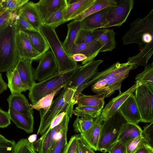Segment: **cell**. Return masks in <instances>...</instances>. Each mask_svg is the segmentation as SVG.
I'll list each match as a JSON object with an SVG mask.
<instances>
[{
  "label": "cell",
  "instance_id": "obj_1",
  "mask_svg": "<svg viewBox=\"0 0 153 153\" xmlns=\"http://www.w3.org/2000/svg\"><path fill=\"white\" fill-rule=\"evenodd\" d=\"M14 21L0 30V72L14 67L19 59L16 43L17 31Z\"/></svg>",
  "mask_w": 153,
  "mask_h": 153
},
{
  "label": "cell",
  "instance_id": "obj_2",
  "mask_svg": "<svg viewBox=\"0 0 153 153\" xmlns=\"http://www.w3.org/2000/svg\"><path fill=\"white\" fill-rule=\"evenodd\" d=\"M76 91L72 88H64L60 94L53 100L47 111L39 110L40 122L37 135H43L46 131L53 119L58 114L67 112L70 117L73 114L72 100Z\"/></svg>",
  "mask_w": 153,
  "mask_h": 153
},
{
  "label": "cell",
  "instance_id": "obj_3",
  "mask_svg": "<svg viewBox=\"0 0 153 153\" xmlns=\"http://www.w3.org/2000/svg\"><path fill=\"white\" fill-rule=\"evenodd\" d=\"M82 67V65H78L71 69L62 72H58L46 79L36 83L29 90L28 97L32 104H35L42 97L60 87L63 85L65 87L74 74Z\"/></svg>",
  "mask_w": 153,
  "mask_h": 153
},
{
  "label": "cell",
  "instance_id": "obj_4",
  "mask_svg": "<svg viewBox=\"0 0 153 153\" xmlns=\"http://www.w3.org/2000/svg\"><path fill=\"white\" fill-rule=\"evenodd\" d=\"M39 31L46 40L57 62L58 72H62L76 67L78 64L64 50L55 29L42 24Z\"/></svg>",
  "mask_w": 153,
  "mask_h": 153
},
{
  "label": "cell",
  "instance_id": "obj_5",
  "mask_svg": "<svg viewBox=\"0 0 153 153\" xmlns=\"http://www.w3.org/2000/svg\"><path fill=\"white\" fill-rule=\"evenodd\" d=\"M100 131L97 150L105 153L117 141L121 127L127 121L117 111L104 121Z\"/></svg>",
  "mask_w": 153,
  "mask_h": 153
},
{
  "label": "cell",
  "instance_id": "obj_6",
  "mask_svg": "<svg viewBox=\"0 0 153 153\" xmlns=\"http://www.w3.org/2000/svg\"><path fill=\"white\" fill-rule=\"evenodd\" d=\"M102 59L93 60L82 65L75 73L64 88H71L76 92L72 102L74 105L77 104L79 96L85 84L98 72V67L102 62Z\"/></svg>",
  "mask_w": 153,
  "mask_h": 153
},
{
  "label": "cell",
  "instance_id": "obj_7",
  "mask_svg": "<svg viewBox=\"0 0 153 153\" xmlns=\"http://www.w3.org/2000/svg\"><path fill=\"white\" fill-rule=\"evenodd\" d=\"M153 32V9L143 18H138L132 22L129 30L122 37L124 45L143 44L142 38L144 34Z\"/></svg>",
  "mask_w": 153,
  "mask_h": 153
},
{
  "label": "cell",
  "instance_id": "obj_8",
  "mask_svg": "<svg viewBox=\"0 0 153 153\" xmlns=\"http://www.w3.org/2000/svg\"><path fill=\"white\" fill-rule=\"evenodd\" d=\"M134 92L135 100L141 115V122H153V87L141 85L137 87Z\"/></svg>",
  "mask_w": 153,
  "mask_h": 153
},
{
  "label": "cell",
  "instance_id": "obj_9",
  "mask_svg": "<svg viewBox=\"0 0 153 153\" xmlns=\"http://www.w3.org/2000/svg\"><path fill=\"white\" fill-rule=\"evenodd\" d=\"M134 4L133 0H121L117 2L116 6L110 7L107 15V25L105 28L121 26L133 8Z\"/></svg>",
  "mask_w": 153,
  "mask_h": 153
},
{
  "label": "cell",
  "instance_id": "obj_10",
  "mask_svg": "<svg viewBox=\"0 0 153 153\" xmlns=\"http://www.w3.org/2000/svg\"><path fill=\"white\" fill-rule=\"evenodd\" d=\"M133 63L117 62L105 70L97 72L85 85L83 90L92 85L91 90L96 94L105 86L108 80L116 74L128 67Z\"/></svg>",
  "mask_w": 153,
  "mask_h": 153
},
{
  "label": "cell",
  "instance_id": "obj_11",
  "mask_svg": "<svg viewBox=\"0 0 153 153\" xmlns=\"http://www.w3.org/2000/svg\"><path fill=\"white\" fill-rule=\"evenodd\" d=\"M58 71V66L51 50L43 54L39 59V65L35 70V80L39 82L53 75Z\"/></svg>",
  "mask_w": 153,
  "mask_h": 153
},
{
  "label": "cell",
  "instance_id": "obj_12",
  "mask_svg": "<svg viewBox=\"0 0 153 153\" xmlns=\"http://www.w3.org/2000/svg\"><path fill=\"white\" fill-rule=\"evenodd\" d=\"M137 67L135 64L133 63L128 67L115 74L108 80L104 87L96 94L105 98L111 96L116 90L118 91L120 93L122 82L128 77L130 71Z\"/></svg>",
  "mask_w": 153,
  "mask_h": 153
},
{
  "label": "cell",
  "instance_id": "obj_13",
  "mask_svg": "<svg viewBox=\"0 0 153 153\" xmlns=\"http://www.w3.org/2000/svg\"><path fill=\"white\" fill-rule=\"evenodd\" d=\"M16 43L19 58L33 61L39 59L42 55L33 47L27 35L24 31L17 32Z\"/></svg>",
  "mask_w": 153,
  "mask_h": 153
},
{
  "label": "cell",
  "instance_id": "obj_14",
  "mask_svg": "<svg viewBox=\"0 0 153 153\" xmlns=\"http://www.w3.org/2000/svg\"><path fill=\"white\" fill-rule=\"evenodd\" d=\"M137 87L135 84L126 91L120 93L119 95L109 101L103 109L100 116L104 121L111 117L118 111L119 108L127 98L134 92Z\"/></svg>",
  "mask_w": 153,
  "mask_h": 153
},
{
  "label": "cell",
  "instance_id": "obj_15",
  "mask_svg": "<svg viewBox=\"0 0 153 153\" xmlns=\"http://www.w3.org/2000/svg\"><path fill=\"white\" fill-rule=\"evenodd\" d=\"M33 61L22 58H19L15 65L24 88L30 90L36 83L35 70L32 63Z\"/></svg>",
  "mask_w": 153,
  "mask_h": 153
},
{
  "label": "cell",
  "instance_id": "obj_16",
  "mask_svg": "<svg viewBox=\"0 0 153 153\" xmlns=\"http://www.w3.org/2000/svg\"><path fill=\"white\" fill-rule=\"evenodd\" d=\"M118 111L127 122L138 125L141 122L140 113L133 94L129 96Z\"/></svg>",
  "mask_w": 153,
  "mask_h": 153
},
{
  "label": "cell",
  "instance_id": "obj_17",
  "mask_svg": "<svg viewBox=\"0 0 153 153\" xmlns=\"http://www.w3.org/2000/svg\"><path fill=\"white\" fill-rule=\"evenodd\" d=\"M96 0H69L64 13L65 22L74 20L88 9Z\"/></svg>",
  "mask_w": 153,
  "mask_h": 153
},
{
  "label": "cell",
  "instance_id": "obj_18",
  "mask_svg": "<svg viewBox=\"0 0 153 153\" xmlns=\"http://www.w3.org/2000/svg\"><path fill=\"white\" fill-rule=\"evenodd\" d=\"M109 7L92 14L84 19L81 21V29L94 31L105 28L107 25L106 17Z\"/></svg>",
  "mask_w": 153,
  "mask_h": 153
},
{
  "label": "cell",
  "instance_id": "obj_19",
  "mask_svg": "<svg viewBox=\"0 0 153 153\" xmlns=\"http://www.w3.org/2000/svg\"><path fill=\"white\" fill-rule=\"evenodd\" d=\"M101 48V45L97 39L90 43L74 44L72 47L70 56L78 53L84 55L87 58L82 62V65H84L94 60L100 53Z\"/></svg>",
  "mask_w": 153,
  "mask_h": 153
},
{
  "label": "cell",
  "instance_id": "obj_20",
  "mask_svg": "<svg viewBox=\"0 0 153 153\" xmlns=\"http://www.w3.org/2000/svg\"><path fill=\"white\" fill-rule=\"evenodd\" d=\"M115 33L113 29L106 28L97 29L93 31L94 37L99 42L102 48L100 53L111 51L116 48Z\"/></svg>",
  "mask_w": 153,
  "mask_h": 153
},
{
  "label": "cell",
  "instance_id": "obj_21",
  "mask_svg": "<svg viewBox=\"0 0 153 153\" xmlns=\"http://www.w3.org/2000/svg\"><path fill=\"white\" fill-rule=\"evenodd\" d=\"M66 0H40L35 3L43 22L55 11L67 5Z\"/></svg>",
  "mask_w": 153,
  "mask_h": 153
},
{
  "label": "cell",
  "instance_id": "obj_22",
  "mask_svg": "<svg viewBox=\"0 0 153 153\" xmlns=\"http://www.w3.org/2000/svg\"><path fill=\"white\" fill-rule=\"evenodd\" d=\"M102 121L100 116L95 118L91 127L85 132L80 134L83 140L93 150L95 151H97Z\"/></svg>",
  "mask_w": 153,
  "mask_h": 153
},
{
  "label": "cell",
  "instance_id": "obj_23",
  "mask_svg": "<svg viewBox=\"0 0 153 153\" xmlns=\"http://www.w3.org/2000/svg\"><path fill=\"white\" fill-rule=\"evenodd\" d=\"M8 113L10 120L18 128L27 133H32L33 130L34 118L33 115L21 114L9 107Z\"/></svg>",
  "mask_w": 153,
  "mask_h": 153
},
{
  "label": "cell",
  "instance_id": "obj_24",
  "mask_svg": "<svg viewBox=\"0 0 153 153\" xmlns=\"http://www.w3.org/2000/svg\"><path fill=\"white\" fill-rule=\"evenodd\" d=\"M21 13L30 24L38 31L42 24L35 3L29 1L18 10Z\"/></svg>",
  "mask_w": 153,
  "mask_h": 153
},
{
  "label": "cell",
  "instance_id": "obj_25",
  "mask_svg": "<svg viewBox=\"0 0 153 153\" xmlns=\"http://www.w3.org/2000/svg\"><path fill=\"white\" fill-rule=\"evenodd\" d=\"M9 107L24 114L33 115V111L27 99L22 93L11 94L7 99Z\"/></svg>",
  "mask_w": 153,
  "mask_h": 153
},
{
  "label": "cell",
  "instance_id": "obj_26",
  "mask_svg": "<svg viewBox=\"0 0 153 153\" xmlns=\"http://www.w3.org/2000/svg\"><path fill=\"white\" fill-rule=\"evenodd\" d=\"M67 34L62 43V46L66 52L70 56L72 47L81 29V22L74 20L67 25Z\"/></svg>",
  "mask_w": 153,
  "mask_h": 153
},
{
  "label": "cell",
  "instance_id": "obj_27",
  "mask_svg": "<svg viewBox=\"0 0 153 153\" xmlns=\"http://www.w3.org/2000/svg\"><path fill=\"white\" fill-rule=\"evenodd\" d=\"M25 31L34 49L42 55L49 50V46L46 40L39 31Z\"/></svg>",
  "mask_w": 153,
  "mask_h": 153
},
{
  "label": "cell",
  "instance_id": "obj_28",
  "mask_svg": "<svg viewBox=\"0 0 153 153\" xmlns=\"http://www.w3.org/2000/svg\"><path fill=\"white\" fill-rule=\"evenodd\" d=\"M6 75L8 79L7 87L11 94L22 93L26 91L15 66L7 71Z\"/></svg>",
  "mask_w": 153,
  "mask_h": 153
},
{
  "label": "cell",
  "instance_id": "obj_29",
  "mask_svg": "<svg viewBox=\"0 0 153 153\" xmlns=\"http://www.w3.org/2000/svg\"><path fill=\"white\" fill-rule=\"evenodd\" d=\"M153 53V42L146 44L140 52L137 54L129 57L127 62L135 64L137 66H147L148 62Z\"/></svg>",
  "mask_w": 153,
  "mask_h": 153
},
{
  "label": "cell",
  "instance_id": "obj_30",
  "mask_svg": "<svg viewBox=\"0 0 153 153\" xmlns=\"http://www.w3.org/2000/svg\"><path fill=\"white\" fill-rule=\"evenodd\" d=\"M142 132L138 125L127 122L122 125L117 141L121 139L130 141L141 135Z\"/></svg>",
  "mask_w": 153,
  "mask_h": 153
},
{
  "label": "cell",
  "instance_id": "obj_31",
  "mask_svg": "<svg viewBox=\"0 0 153 153\" xmlns=\"http://www.w3.org/2000/svg\"><path fill=\"white\" fill-rule=\"evenodd\" d=\"M117 4V1L114 0H96L91 6L74 20L81 21L92 14L106 8L114 6Z\"/></svg>",
  "mask_w": 153,
  "mask_h": 153
},
{
  "label": "cell",
  "instance_id": "obj_32",
  "mask_svg": "<svg viewBox=\"0 0 153 153\" xmlns=\"http://www.w3.org/2000/svg\"><path fill=\"white\" fill-rule=\"evenodd\" d=\"M104 98L100 95H88L81 93L77 100L78 106H87L102 109L105 104Z\"/></svg>",
  "mask_w": 153,
  "mask_h": 153
},
{
  "label": "cell",
  "instance_id": "obj_33",
  "mask_svg": "<svg viewBox=\"0 0 153 153\" xmlns=\"http://www.w3.org/2000/svg\"><path fill=\"white\" fill-rule=\"evenodd\" d=\"M135 84L137 87L146 85L153 87V63L145 67L144 71L137 75L135 77Z\"/></svg>",
  "mask_w": 153,
  "mask_h": 153
},
{
  "label": "cell",
  "instance_id": "obj_34",
  "mask_svg": "<svg viewBox=\"0 0 153 153\" xmlns=\"http://www.w3.org/2000/svg\"><path fill=\"white\" fill-rule=\"evenodd\" d=\"M102 109L87 106H78L73 110V114L78 117L96 118L100 117Z\"/></svg>",
  "mask_w": 153,
  "mask_h": 153
},
{
  "label": "cell",
  "instance_id": "obj_35",
  "mask_svg": "<svg viewBox=\"0 0 153 153\" xmlns=\"http://www.w3.org/2000/svg\"><path fill=\"white\" fill-rule=\"evenodd\" d=\"M67 6H63L55 11L43 22L42 24L55 29L59 25L65 23L63 16Z\"/></svg>",
  "mask_w": 153,
  "mask_h": 153
},
{
  "label": "cell",
  "instance_id": "obj_36",
  "mask_svg": "<svg viewBox=\"0 0 153 153\" xmlns=\"http://www.w3.org/2000/svg\"><path fill=\"white\" fill-rule=\"evenodd\" d=\"M65 87V85L62 86L51 93L45 96L34 105L30 104L32 109L39 111L41 109H42L45 111L47 110L50 108L56 94L62 88H64Z\"/></svg>",
  "mask_w": 153,
  "mask_h": 153
},
{
  "label": "cell",
  "instance_id": "obj_37",
  "mask_svg": "<svg viewBox=\"0 0 153 153\" xmlns=\"http://www.w3.org/2000/svg\"><path fill=\"white\" fill-rule=\"evenodd\" d=\"M68 126L64 128L62 137L56 140L51 146L49 149L47 153H65L68 142L67 132Z\"/></svg>",
  "mask_w": 153,
  "mask_h": 153
},
{
  "label": "cell",
  "instance_id": "obj_38",
  "mask_svg": "<svg viewBox=\"0 0 153 153\" xmlns=\"http://www.w3.org/2000/svg\"><path fill=\"white\" fill-rule=\"evenodd\" d=\"M94 120L95 118L77 117L73 124L74 131L80 134L85 132L92 125Z\"/></svg>",
  "mask_w": 153,
  "mask_h": 153
},
{
  "label": "cell",
  "instance_id": "obj_39",
  "mask_svg": "<svg viewBox=\"0 0 153 153\" xmlns=\"http://www.w3.org/2000/svg\"><path fill=\"white\" fill-rule=\"evenodd\" d=\"M70 118L67 113L61 122L51 130V140L49 149L56 140L62 137L64 129L68 126Z\"/></svg>",
  "mask_w": 153,
  "mask_h": 153
},
{
  "label": "cell",
  "instance_id": "obj_40",
  "mask_svg": "<svg viewBox=\"0 0 153 153\" xmlns=\"http://www.w3.org/2000/svg\"><path fill=\"white\" fill-rule=\"evenodd\" d=\"M14 22L17 32L38 31L33 27L23 15L18 11Z\"/></svg>",
  "mask_w": 153,
  "mask_h": 153
},
{
  "label": "cell",
  "instance_id": "obj_41",
  "mask_svg": "<svg viewBox=\"0 0 153 153\" xmlns=\"http://www.w3.org/2000/svg\"><path fill=\"white\" fill-rule=\"evenodd\" d=\"M147 146H149L141 134L128 142L126 145L127 153H134L138 149Z\"/></svg>",
  "mask_w": 153,
  "mask_h": 153
},
{
  "label": "cell",
  "instance_id": "obj_42",
  "mask_svg": "<svg viewBox=\"0 0 153 153\" xmlns=\"http://www.w3.org/2000/svg\"><path fill=\"white\" fill-rule=\"evenodd\" d=\"M15 153H37L35 150L33 143L29 142L27 139H20L15 146Z\"/></svg>",
  "mask_w": 153,
  "mask_h": 153
},
{
  "label": "cell",
  "instance_id": "obj_43",
  "mask_svg": "<svg viewBox=\"0 0 153 153\" xmlns=\"http://www.w3.org/2000/svg\"><path fill=\"white\" fill-rule=\"evenodd\" d=\"M97 39L93 34V31L81 29L78 34L75 44L90 43Z\"/></svg>",
  "mask_w": 153,
  "mask_h": 153
},
{
  "label": "cell",
  "instance_id": "obj_44",
  "mask_svg": "<svg viewBox=\"0 0 153 153\" xmlns=\"http://www.w3.org/2000/svg\"><path fill=\"white\" fill-rule=\"evenodd\" d=\"M18 11L13 12L2 9L0 10V30L10 22L14 21Z\"/></svg>",
  "mask_w": 153,
  "mask_h": 153
},
{
  "label": "cell",
  "instance_id": "obj_45",
  "mask_svg": "<svg viewBox=\"0 0 153 153\" xmlns=\"http://www.w3.org/2000/svg\"><path fill=\"white\" fill-rule=\"evenodd\" d=\"M28 0H4L1 9L13 12L18 11Z\"/></svg>",
  "mask_w": 153,
  "mask_h": 153
},
{
  "label": "cell",
  "instance_id": "obj_46",
  "mask_svg": "<svg viewBox=\"0 0 153 153\" xmlns=\"http://www.w3.org/2000/svg\"><path fill=\"white\" fill-rule=\"evenodd\" d=\"M142 135L149 146L153 148V122L143 127Z\"/></svg>",
  "mask_w": 153,
  "mask_h": 153
},
{
  "label": "cell",
  "instance_id": "obj_47",
  "mask_svg": "<svg viewBox=\"0 0 153 153\" xmlns=\"http://www.w3.org/2000/svg\"><path fill=\"white\" fill-rule=\"evenodd\" d=\"M128 141L121 139L117 141L111 148L109 153H127L126 144Z\"/></svg>",
  "mask_w": 153,
  "mask_h": 153
},
{
  "label": "cell",
  "instance_id": "obj_48",
  "mask_svg": "<svg viewBox=\"0 0 153 153\" xmlns=\"http://www.w3.org/2000/svg\"><path fill=\"white\" fill-rule=\"evenodd\" d=\"M16 143L8 140L0 142V153H15Z\"/></svg>",
  "mask_w": 153,
  "mask_h": 153
},
{
  "label": "cell",
  "instance_id": "obj_49",
  "mask_svg": "<svg viewBox=\"0 0 153 153\" xmlns=\"http://www.w3.org/2000/svg\"><path fill=\"white\" fill-rule=\"evenodd\" d=\"M41 141L38 153H47L49 149L51 140V130L42 139H38Z\"/></svg>",
  "mask_w": 153,
  "mask_h": 153
},
{
  "label": "cell",
  "instance_id": "obj_50",
  "mask_svg": "<svg viewBox=\"0 0 153 153\" xmlns=\"http://www.w3.org/2000/svg\"><path fill=\"white\" fill-rule=\"evenodd\" d=\"M67 113V112H64L57 115L52 121L46 131L43 135H42L40 138L42 139L48 132L59 124L62 121L65 115Z\"/></svg>",
  "mask_w": 153,
  "mask_h": 153
},
{
  "label": "cell",
  "instance_id": "obj_51",
  "mask_svg": "<svg viewBox=\"0 0 153 153\" xmlns=\"http://www.w3.org/2000/svg\"><path fill=\"white\" fill-rule=\"evenodd\" d=\"M10 124V120L8 112L0 108V128L7 127Z\"/></svg>",
  "mask_w": 153,
  "mask_h": 153
},
{
  "label": "cell",
  "instance_id": "obj_52",
  "mask_svg": "<svg viewBox=\"0 0 153 153\" xmlns=\"http://www.w3.org/2000/svg\"><path fill=\"white\" fill-rule=\"evenodd\" d=\"M76 142L77 137L76 134L71 137L68 143L65 153H76Z\"/></svg>",
  "mask_w": 153,
  "mask_h": 153
},
{
  "label": "cell",
  "instance_id": "obj_53",
  "mask_svg": "<svg viewBox=\"0 0 153 153\" xmlns=\"http://www.w3.org/2000/svg\"><path fill=\"white\" fill-rule=\"evenodd\" d=\"M71 58L74 61L82 62L86 60L87 57L81 53H76L70 56Z\"/></svg>",
  "mask_w": 153,
  "mask_h": 153
},
{
  "label": "cell",
  "instance_id": "obj_54",
  "mask_svg": "<svg viewBox=\"0 0 153 153\" xmlns=\"http://www.w3.org/2000/svg\"><path fill=\"white\" fill-rule=\"evenodd\" d=\"M142 40L143 43L146 44L153 42V32L146 33L143 36Z\"/></svg>",
  "mask_w": 153,
  "mask_h": 153
},
{
  "label": "cell",
  "instance_id": "obj_55",
  "mask_svg": "<svg viewBox=\"0 0 153 153\" xmlns=\"http://www.w3.org/2000/svg\"><path fill=\"white\" fill-rule=\"evenodd\" d=\"M77 142L76 148V153H82V148L83 144L80 134H76Z\"/></svg>",
  "mask_w": 153,
  "mask_h": 153
},
{
  "label": "cell",
  "instance_id": "obj_56",
  "mask_svg": "<svg viewBox=\"0 0 153 153\" xmlns=\"http://www.w3.org/2000/svg\"><path fill=\"white\" fill-rule=\"evenodd\" d=\"M7 85L4 81L1 74L0 73V94L6 90Z\"/></svg>",
  "mask_w": 153,
  "mask_h": 153
},
{
  "label": "cell",
  "instance_id": "obj_57",
  "mask_svg": "<svg viewBox=\"0 0 153 153\" xmlns=\"http://www.w3.org/2000/svg\"><path fill=\"white\" fill-rule=\"evenodd\" d=\"M148 146H144L141 148L138 149L134 153H149L147 148Z\"/></svg>",
  "mask_w": 153,
  "mask_h": 153
},
{
  "label": "cell",
  "instance_id": "obj_58",
  "mask_svg": "<svg viewBox=\"0 0 153 153\" xmlns=\"http://www.w3.org/2000/svg\"><path fill=\"white\" fill-rule=\"evenodd\" d=\"M37 138V134H33L30 136L27 139L29 142L33 143L36 141Z\"/></svg>",
  "mask_w": 153,
  "mask_h": 153
},
{
  "label": "cell",
  "instance_id": "obj_59",
  "mask_svg": "<svg viewBox=\"0 0 153 153\" xmlns=\"http://www.w3.org/2000/svg\"><path fill=\"white\" fill-rule=\"evenodd\" d=\"M82 142L84 145L86 147L89 153H95L94 150H93L91 147H90L82 139Z\"/></svg>",
  "mask_w": 153,
  "mask_h": 153
},
{
  "label": "cell",
  "instance_id": "obj_60",
  "mask_svg": "<svg viewBox=\"0 0 153 153\" xmlns=\"http://www.w3.org/2000/svg\"><path fill=\"white\" fill-rule=\"evenodd\" d=\"M82 143L83 144V146L82 148V153H89V152L88 151V149H87L86 147L83 144L82 141Z\"/></svg>",
  "mask_w": 153,
  "mask_h": 153
},
{
  "label": "cell",
  "instance_id": "obj_61",
  "mask_svg": "<svg viewBox=\"0 0 153 153\" xmlns=\"http://www.w3.org/2000/svg\"><path fill=\"white\" fill-rule=\"evenodd\" d=\"M8 139L0 133V142L7 140Z\"/></svg>",
  "mask_w": 153,
  "mask_h": 153
},
{
  "label": "cell",
  "instance_id": "obj_62",
  "mask_svg": "<svg viewBox=\"0 0 153 153\" xmlns=\"http://www.w3.org/2000/svg\"><path fill=\"white\" fill-rule=\"evenodd\" d=\"M4 0H0V10L1 9Z\"/></svg>",
  "mask_w": 153,
  "mask_h": 153
}]
</instances>
